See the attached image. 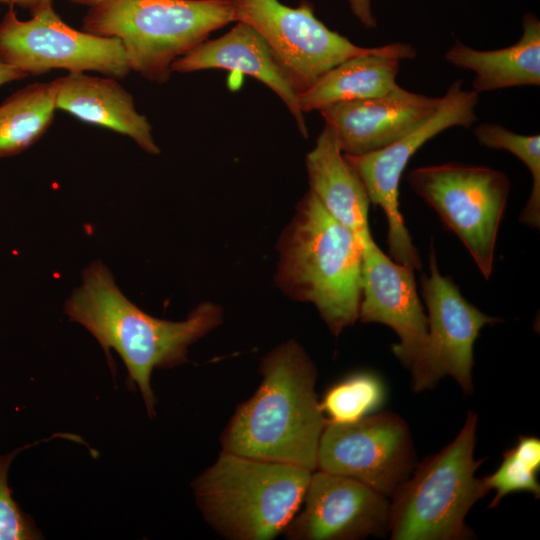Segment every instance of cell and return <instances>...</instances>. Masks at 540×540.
<instances>
[{"label": "cell", "instance_id": "obj_1", "mask_svg": "<svg viewBox=\"0 0 540 540\" xmlns=\"http://www.w3.org/2000/svg\"><path fill=\"white\" fill-rule=\"evenodd\" d=\"M64 313L97 340L112 371L111 350L117 352L128 372L127 386L131 391L138 387L150 418L156 415L153 370L188 362L189 346L224 318L221 306L212 302L199 304L182 321L153 317L122 293L101 261L84 269L81 284L64 304Z\"/></svg>", "mask_w": 540, "mask_h": 540}, {"label": "cell", "instance_id": "obj_2", "mask_svg": "<svg viewBox=\"0 0 540 540\" xmlns=\"http://www.w3.org/2000/svg\"><path fill=\"white\" fill-rule=\"evenodd\" d=\"M260 373L259 387L221 434L222 451L315 471L328 424L315 392V363L290 339L263 357Z\"/></svg>", "mask_w": 540, "mask_h": 540}, {"label": "cell", "instance_id": "obj_3", "mask_svg": "<svg viewBox=\"0 0 540 540\" xmlns=\"http://www.w3.org/2000/svg\"><path fill=\"white\" fill-rule=\"evenodd\" d=\"M275 281L290 298L315 305L334 336L359 319L362 242L308 191L282 232Z\"/></svg>", "mask_w": 540, "mask_h": 540}, {"label": "cell", "instance_id": "obj_4", "mask_svg": "<svg viewBox=\"0 0 540 540\" xmlns=\"http://www.w3.org/2000/svg\"><path fill=\"white\" fill-rule=\"evenodd\" d=\"M313 471L222 451L191 484L205 521L231 540H271L302 506Z\"/></svg>", "mask_w": 540, "mask_h": 540}, {"label": "cell", "instance_id": "obj_5", "mask_svg": "<svg viewBox=\"0 0 540 540\" xmlns=\"http://www.w3.org/2000/svg\"><path fill=\"white\" fill-rule=\"evenodd\" d=\"M233 21V0H111L89 9L82 30L119 39L130 70L162 84L178 58Z\"/></svg>", "mask_w": 540, "mask_h": 540}, {"label": "cell", "instance_id": "obj_6", "mask_svg": "<svg viewBox=\"0 0 540 540\" xmlns=\"http://www.w3.org/2000/svg\"><path fill=\"white\" fill-rule=\"evenodd\" d=\"M478 416L469 411L458 435L416 466L390 503L393 540H466L472 506L490 490L475 476L483 460L474 459Z\"/></svg>", "mask_w": 540, "mask_h": 540}, {"label": "cell", "instance_id": "obj_7", "mask_svg": "<svg viewBox=\"0 0 540 540\" xmlns=\"http://www.w3.org/2000/svg\"><path fill=\"white\" fill-rule=\"evenodd\" d=\"M407 181L458 236L489 279L510 189L508 177L485 166L445 163L412 169Z\"/></svg>", "mask_w": 540, "mask_h": 540}, {"label": "cell", "instance_id": "obj_8", "mask_svg": "<svg viewBox=\"0 0 540 540\" xmlns=\"http://www.w3.org/2000/svg\"><path fill=\"white\" fill-rule=\"evenodd\" d=\"M0 60L29 75L55 69L97 72L123 79L130 73L119 39L67 25L52 7L21 20L11 5L0 22Z\"/></svg>", "mask_w": 540, "mask_h": 540}, {"label": "cell", "instance_id": "obj_9", "mask_svg": "<svg viewBox=\"0 0 540 540\" xmlns=\"http://www.w3.org/2000/svg\"><path fill=\"white\" fill-rule=\"evenodd\" d=\"M461 83L453 82L437 110L399 140L370 153L344 154L362 180L370 203L381 207L386 215L392 259L415 270L421 269V260L399 209V183L409 160L427 141L448 128H469L476 122L479 94L463 89Z\"/></svg>", "mask_w": 540, "mask_h": 540}, {"label": "cell", "instance_id": "obj_10", "mask_svg": "<svg viewBox=\"0 0 540 540\" xmlns=\"http://www.w3.org/2000/svg\"><path fill=\"white\" fill-rule=\"evenodd\" d=\"M233 1L235 21L250 25L265 39L299 94L343 61L383 47L358 46L330 30L308 2L292 8L279 0Z\"/></svg>", "mask_w": 540, "mask_h": 540}, {"label": "cell", "instance_id": "obj_11", "mask_svg": "<svg viewBox=\"0 0 540 540\" xmlns=\"http://www.w3.org/2000/svg\"><path fill=\"white\" fill-rule=\"evenodd\" d=\"M416 467L408 424L391 411L356 422L326 425L317 454V470L354 478L392 497Z\"/></svg>", "mask_w": 540, "mask_h": 540}, {"label": "cell", "instance_id": "obj_12", "mask_svg": "<svg viewBox=\"0 0 540 540\" xmlns=\"http://www.w3.org/2000/svg\"><path fill=\"white\" fill-rule=\"evenodd\" d=\"M429 275L421 277V291L428 315V344L420 376L412 388H433L444 376L453 377L465 393L473 392V348L481 329L500 319L488 316L469 303L450 277L437 267L433 247Z\"/></svg>", "mask_w": 540, "mask_h": 540}, {"label": "cell", "instance_id": "obj_13", "mask_svg": "<svg viewBox=\"0 0 540 540\" xmlns=\"http://www.w3.org/2000/svg\"><path fill=\"white\" fill-rule=\"evenodd\" d=\"M362 242V298L359 320L381 323L397 334L392 352L412 376H420L427 344L428 321L418 296L415 269L382 252L372 235Z\"/></svg>", "mask_w": 540, "mask_h": 540}, {"label": "cell", "instance_id": "obj_14", "mask_svg": "<svg viewBox=\"0 0 540 540\" xmlns=\"http://www.w3.org/2000/svg\"><path fill=\"white\" fill-rule=\"evenodd\" d=\"M389 520L386 496L354 478L316 469L284 533L291 540H356L386 535Z\"/></svg>", "mask_w": 540, "mask_h": 540}, {"label": "cell", "instance_id": "obj_15", "mask_svg": "<svg viewBox=\"0 0 540 540\" xmlns=\"http://www.w3.org/2000/svg\"><path fill=\"white\" fill-rule=\"evenodd\" d=\"M441 102L442 96L429 97L398 85L385 95L340 102L320 113L341 152L357 156L380 150L410 133Z\"/></svg>", "mask_w": 540, "mask_h": 540}, {"label": "cell", "instance_id": "obj_16", "mask_svg": "<svg viewBox=\"0 0 540 540\" xmlns=\"http://www.w3.org/2000/svg\"><path fill=\"white\" fill-rule=\"evenodd\" d=\"M224 69L249 75L269 87L294 116L300 133L307 137L299 93L265 39L250 25L238 22L223 36L205 40L178 58L172 72L188 73Z\"/></svg>", "mask_w": 540, "mask_h": 540}, {"label": "cell", "instance_id": "obj_17", "mask_svg": "<svg viewBox=\"0 0 540 540\" xmlns=\"http://www.w3.org/2000/svg\"><path fill=\"white\" fill-rule=\"evenodd\" d=\"M51 83L56 110L128 136L149 154L160 153L149 121L137 111L132 95L117 79L68 72Z\"/></svg>", "mask_w": 540, "mask_h": 540}, {"label": "cell", "instance_id": "obj_18", "mask_svg": "<svg viewBox=\"0 0 540 540\" xmlns=\"http://www.w3.org/2000/svg\"><path fill=\"white\" fill-rule=\"evenodd\" d=\"M416 54L410 44L392 43L378 52L349 58L301 92L299 107L303 113L322 111L340 102L385 95L398 86L400 61Z\"/></svg>", "mask_w": 540, "mask_h": 540}, {"label": "cell", "instance_id": "obj_19", "mask_svg": "<svg viewBox=\"0 0 540 540\" xmlns=\"http://www.w3.org/2000/svg\"><path fill=\"white\" fill-rule=\"evenodd\" d=\"M306 168L309 191L322 206L360 239L370 235L368 193L327 126L307 154Z\"/></svg>", "mask_w": 540, "mask_h": 540}, {"label": "cell", "instance_id": "obj_20", "mask_svg": "<svg viewBox=\"0 0 540 540\" xmlns=\"http://www.w3.org/2000/svg\"><path fill=\"white\" fill-rule=\"evenodd\" d=\"M523 33L513 45L496 50H477L456 41L446 60L475 73L472 90L489 92L517 86L540 85V21L532 13L522 18Z\"/></svg>", "mask_w": 540, "mask_h": 540}, {"label": "cell", "instance_id": "obj_21", "mask_svg": "<svg viewBox=\"0 0 540 540\" xmlns=\"http://www.w3.org/2000/svg\"><path fill=\"white\" fill-rule=\"evenodd\" d=\"M56 111L51 82L33 83L0 105V158L21 153L50 127Z\"/></svg>", "mask_w": 540, "mask_h": 540}, {"label": "cell", "instance_id": "obj_22", "mask_svg": "<svg viewBox=\"0 0 540 540\" xmlns=\"http://www.w3.org/2000/svg\"><path fill=\"white\" fill-rule=\"evenodd\" d=\"M385 399L382 379L370 372H358L329 387L320 406L328 422L347 424L374 413Z\"/></svg>", "mask_w": 540, "mask_h": 540}, {"label": "cell", "instance_id": "obj_23", "mask_svg": "<svg viewBox=\"0 0 540 540\" xmlns=\"http://www.w3.org/2000/svg\"><path fill=\"white\" fill-rule=\"evenodd\" d=\"M478 142L492 149H503L517 156L532 176V190L520 222L533 228L540 225V136L521 135L495 123L478 124L474 130Z\"/></svg>", "mask_w": 540, "mask_h": 540}, {"label": "cell", "instance_id": "obj_24", "mask_svg": "<svg viewBox=\"0 0 540 540\" xmlns=\"http://www.w3.org/2000/svg\"><path fill=\"white\" fill-rule=\"evenodd\" d=\"M29 446V445H27ZM0 455V540H38L43 535L34 519L24 512L12 497L8 471L13 459L26 447Z\"/></svg>", "mask_w": 540, "mask_h": 540}, {"label": "cell", "instance_id": "obj_25", "mask_svg": "<svg viewBox=\"0 0 540 540\" xmlns=\"http://www.w3.org/2000/svg\"><path fill=\"white\" fill-rule=\"evenodd\" d=\"M537 473L516 454L513 447L507 449L503 453L499 467L492 474L483 478L489 490L496 491L489 508L498 506L506 495L514 492L526 491L538 498L540 484Z\"/></svg>", "mask_w": 540, "mask_h": 540}, {"label": "cell", "instance_id": "obj_26", "mask_svg": "<svg viewBox=\"0 0 540 540\" xmlns=\"http://www.w3.org/2000/svg\"><path fill=\"white\" fill-rule=\"evenodd\" d=\"M516 454L532 469L540 468V440L533 436H520L513 447Z\"/></svg>", "mask_w": 540, "mask_h": 540}, {"label": "cell", "instance_id": "obj_27", "mask_svg": "<svg viewBox=\"0 0 540 540\" xmlns=\"http://www.w3.org/2000/svg\"><path fill=\"white\" fill-rule=\"evenodd\" d=\"M352 13L363 24L365 28L373 29L377 26L376 19L372 13L371 0H347Z\"/></svg>", "mask_w": 540, "mask_h": 540}, {"label": "cell", "instance_id": "obj_28", "mask_svg": "<svg viewBox=\"0 0 540 540\" xmlns=\"http://www.w3.org/2000/svg\"><path fill=\"white\" fill-rule=\"evenodd\" d=\"M0 2H5L10 5H18L22 8L28 9L31 14L53 6V0H0Z\"/></svg>", "mask_w": 540, "mask_h": 540}, {"label": "cell", "instance_id": "obj_29", "mask_svg": "<svg viewBox=\"0 0 540 540\" xmlns=\"http://www.w3.org/2000/svg\"><path fill=\"white\" fill-rule=\"evenodd\" d=\"M26 77L27 75L25 73L0 60V86Z\"/></svg>", "mask_w": 540, "mask_h": 540}, {"label": "cell", "instance_id": "obj_30", "mask_svg": "<svg viewBox=\"0 0 540 540\" xmlns=\"http://www.w3.org/2000/svg\"><path fill=\"white\" fill-rule=\"evenodd\" d=\"M69 1L77 3V4H81V5H86V6H89L90 8H93V7L99 6L101 4H104L106 2H109L111 0H69Z\"/></svg>", "mask_w": 540, "mask_h": 540}]
</instances>
